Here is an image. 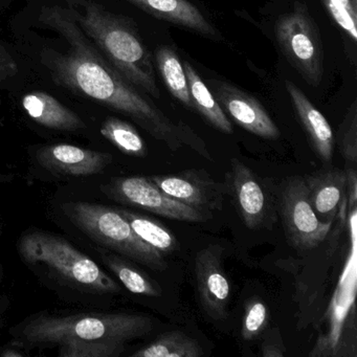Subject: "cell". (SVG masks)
I'll use <instances>...</instances> for the list:
<instances>
[{
    "mask_svg": "<svg viewBox=\"0 0 357 357\" xmlns=\"http://www.w3.org/2000/svg\"><path fill=\"white\" fill-rule=\"evenodd\" d=\"M39 22L61 35L68 53L47 52L43 63L57 84L121 112L172 151L189 146L213 160L206 144L190 127L173 122L143 91L123 78L83 33L68 10L53 6L41 10Z\"/></svg>",
    "mask_w": 357,
    "mask_h": 357,
    "instance_id": "1",
    "label": "cell"
},
{
    "mask_svg": "<svg viewBox=\"0 0 357 357\" xmlns=\"http://www.w3.org/2000/svg\"><path fill=\"white\" fill-rule=\"evenodd\" d=\"M68 12L123 78L146 95L160 99L151 54L125 18L93 0H70Z\"/></svg>",
    "mask_w": 357,
    "mask_h": 357,
    "instance_id": "2",
    "label": "cell"
},
{
    "mask_svg": "<svg viewBox=\"0 0 357 357\" xmlns=\"http://www.w3.org/2000/svg\"><path fill=\"white\" fill-rule=\"evenodd\" d=\"M153 329L151 317L143 313H79L39 315L20 328V336L31 344H58L81 340L126 342L147 335Z\"/></svg>",
    "mask_w": 357,
    "mask_h": 357,
    "instance_id": "3",
    "label": "cell"
},
{
    "mask_svg": "<svg viewBox=\"0 0 357 357\" xmlns=\"http://www.w3.org/2000/svg\"><path fill=\"white\" fill-rule=\"evenodd\" d=\"M18 252L24 262L45 265L73 287L98 294L121 291L120 285L95 261L59 236L43 231L24 234Z\"/></svg>",
    "mask_w": 357,
    "mask_h": 357,
    "instance_id": "4",
    "label": "cell"
},
{
    "mask_svg": "<svg viewBox=\"0 0 357 357\" xmlns=\"http://www.w3.org/2000/svg\"><path fill=\"white\" fill-rule=\"evenodd\" d=\"M63 211L70 221L93 241L152 271L168 267L164 254L146 243L116 208L89 202H70Z\"/></svg>",
    "mask_w": 357,
    "mask_h": 357,
    "instance_id": "5",
    "label": "cell"
},
{
    "mask_svg": "<svg viewBox=\"0 0 357 357\" xmlns=\"http://www.w3.org/2000/svg\"><path fill=\"white\" fill-rule=\"evenodd\" d=\"M278 43L288 62L311 86H319L323 77V45L317 24L304 5L281 16L275 24Z\"/></svg>",
    "mask_w": 357,
    "mask_h": 357,
    "instance_id": "6",
    "label": "cell"
},
{
    "mask_svg": "<svg viewBox=\"0 0 357 357\" xmlns=\"http://www.w3.org/2000/svg\"><path fill=\"white\" fill-rule=\"evenodd\" d=\"M280 213L288 242L296 250L317 248L332 227V223L317 218L309 202L304 177H291L286 181L280 199Z\"/></svg>",
    "mask_w": 357,
    "mask_h": 357,
    "instance_id": "7",
    "label": "cell"
},
{
    "mask_svg": "<svg viewBox=\"0 0 357 357\" xmlns=\"http://www.w3.org/2000/svg\"><path fill=\"white\" fill-rule=\"evenodd\" d=\"M108 193L114 199L131 206L143 208L172 220L189 223L206 222L210 214L195 210L183 202H177L165 193L148 177H122L112 181Z\"/></svg>",
    "mask_w": 357,
    "mask_h": 357,
    "instance_id": "8",
    "label": "cell"
},
{
    "mask_svg": "<svg viewBox=\"0 0 357 357\" xmlns=\"http://www.w3.org/2000/svg\"><path fill=\"white\" fill-rule=\"evenodd\" d=\"M165 193L202 212L223 208L227 185L217 183L204 171L187 170L150 177Z\"/></svg>",
    "mask_w": 357,
    "mask_h": 357,
    "instance_id": "9",
    "label": "cell"
},
{
    "mask_svg": "<svg viewBox=\"0 0 357 357\" xmlns=\"http://www.w3.org/2000/svg\"><path fill=\"white\" fill-rule=\"evenodd\" d=\"M222 248L210 245L195 258V281L198 298L208 317L223 319L227 315L229 283L222 266Z\"/></svg>",
    "mask_w": 357,
    "mask_h": 357,
    "instance_id": "10",
    "label": "cell"
},
{
    "mask_svg": "<svg viewBox=\"0 0 357 357\" xmlns=\"http://www.w3.org/2000/svg\"><path fill=\"white\" fill-rule=\"evenodd\" d=\"M208 84L219 105L242 128L263 139L280 137L277 125L256 98L222 81L208 80Z\"/></svg>",
    "mask_w": 357,
    "mask_h": 357,
    "instance_id": "11",
    "label": "cell"
},
{
    "mask_svg": "<svg viewBox=\"0 0 357 357\" xmlns=\"http://www.w3.org/2000/svg\"><path fill=\"white\" fill-rule=\"evenodd\" d=\"M227 187L233 194L245 227L250 229L262 227L268 216L266 194L254 172L237 158L231 160Z\"/></svg>",
    "mask_w": 357,
    "mask_h": 357,
    "instance_id": "12",
    "label": "cell"
},
{
    "mask_svg": "<svg viewBox=\"0 0 357 357\" xmlns=\"http://www.w3.org/2000/svg\"><path fill=\"white\" fill-rule=\"evenodd\" d=\"M37 160L49 171L68 176L85 177L103 172L112 164V155L78 146L57 144L39 149Z\"/></svg>",
    "mask_w": 357,
    "mask_h": 357,
    "instance_id": "13",
    "label": "cell"
},
{
    "mask_svg": "<svg viewBox=\"0 0 357 357\" xmlns=\"http://www.w3.org/2000/svg\"><path fill=\"white\" fill-rule=\"evenodd\" d=\"M127 3L143 10L158 20H165L198 33L213 40L222 36L189 0H126Z\"/></svg>",
    "mask_w": 357,
    "mask_h": 357,
    "instance_id": "14",
    "label": "cell"
},
{
    "mask_svg": "<svg viewBox=\"0 0 357 357\" xmlns=\"http://www.w3.org/2000/svg\"><path fill=\"white\" fill-rule=\"evenodd\" d=\"M286 89L291 99L292 105L298 114L301 124L304 127L311 146L319 160L324 162H330L333 158V131L324 114L311 103L302 89L291 81H286Z\"/></svg>",
    "mask_w": 357,
    "mask_h": 357,
    "instance_id": "15",
    "label": "cell"
},
{
    "mask_svg": "<svg viewBox=\"0 0 357 357\" xmlns=\"http://www.w3.org/2000/svg\"><path fill=\"white\" fill-rule=\"evenodd\" d=\"M304 181L309 202L317 218L333 223L346 194V172L337 168L326 169L305 177Z\"/></svg>",
    "mask_w": 357,
    "mask_h": 357,
    "instance_id": "16",
    "label": "cell"
},
{
    "mask_svg": "<svg viewBox=\"0 0 357 357\" xmlns=\"http://www.w3.org/2000/svg\"><path fill=\"white\" fill-rule=\"evenodd\" d=\"M22 105L33 121L47 128L66 132H76L86 128L76 112L45 91L26 93L22 98Z\"/></svg>",
    "mask_w": 357,
    "mask_h": 357,
    "instance_id": "17",
    "label": "cell"
},
{
    "mask_svg": "<svg viewBox=\"0 0 357 357\" xmlns=\"http://www.w3.org/2000/svg\"><path fill=\"white\" fill-rule=\"evenodd\" d=\"M183 66L187 76L192 107L197 110L217 130L225 135H231L234 132L233 125L208 85L202 80L199 74L189 62H183Z\"/></svg>",
    "mask_w": 357,
    "mask_h": 357,
    "instance_id": "18",
    "label": "cell"
},
{
    "mask_svg": "<svg viewBox=\"0 0 357 357\" xmlns=\"http://www.w3.org/2000/svg\"><path fill=\"white\" fill-rule=\"evenodd\" d=\"M116 210L128 221L135 233L158 252L171 254L178 250V241L174 234L160 221L126 208Z\"/></svg>",
    "mask_w": 357,
    "mask_h": 357,
    "instance_id": "19",
    "label": "cell"
},
{
    "mask_svg": "<svg viewBox=\"0 0 357 357\" xmlns=\"http://www.w3.org/2000/svg\"><path fill=\"white\" fill-rule=\"evenodd\" d=\"M204 348L195 340L181 331L160 334L147 346L131 354L132 357H202Z\"/></svg>",
    "mask_w": 357,
    "mask_h": 357,
    "instance_id": "20",
    "label": "cell"
},
{
    "mask_svg": "<svg viewBox=\"0 0 357 357\" xmlns=\"http://www.w3.org/2000/svg\"><path fill=\"white\" fill-rule=\"evenodd\" d=\"M155 57L158 70L171 95L187 107L193 108L185 68L178 56L171 47H160L156 51Z\"/></svg>",
    "mask_w": 357,
    "mask_h": 357,
    "instance_id": "21",
    "label": "cell"
},
{
    "mask_svg": "<svg viewBox=\"0 0 357 357\" xmlns=\"http://www.w3.org/2000/svg\"><path fill=\"white\" fill-rule=\"evenodd\" d=\"M101 135L126 155L145 158L147 154L143 137L126 121L114 116L106 119L101 127Z\"/></svg>",
    "mask_w": 357,
    "mask_h": 357,
    "instance_id": "22",
    "label": "cell"
},
{
    "mask_svg": "<svg viewBox=\"0 0 357 357\" xmlns=\"http://www.w3.org/2000/svg\"><path fill=\"white\" fill-rule=\"evenodd\" d=\"M104 261L112 273L119 278L121 283L135 294L147 296H160L162 288L151 278L148 277L143 271L135 268L126 261L118 258L114 255H103Z\"/></svg>",
    "mask_w": 357,
    "mask_h": 357,
    "instance_id": "23",
    "label": "cell"
},
{
    "mask_svg": "<svg viewBox=\"0 0 357 357\" xmlns=\"http://www.w3.org/2000/svg\"><path fill=\"white\" fill-rule=\"evenodd\" d=\"M126 344L119 340H81L60 344L62 357H119Z\"/></svg>",
    "mask_w": 357,
    "mask_h": 357,
    "instance_id": "24",
    "label": "cell"
},
{
    "mask_svg": "<svg viewBox=\"0 0 357 357\" xmlns=\"http://www.w3.org/2000/svg\"><path fill=\"white\" fill-rule=\"evenodd\" d=\"M338 146L347 166L355 167L357 162V103L353 102L340 126Z\"/></svg>",
    "mask_w": 357,
    "mask_h": 357,
    "instance_id": "25",
    "label": "cell"
},
{
    "mask_svg": "<svg viewBox=\"0 0 357 357\" xmlns=\"http://www.w3.org/2000/svg\"><path fill=\"white\" fill-rule=\"evenodd\" d=\"M268 319V307L262 300L259 298H252L246 301L244 306L242 337L246 342H250L258 337L267 327Z\"/></svg>",
    "mask_w": 357,
    "mask_h": 357,
    "instance_id": "26",
    "label": "cell"
},
{
    "mask_svg": "<svg viewBox=\"0 0 357 357\" xmlns=\"http://www.w3.org/2000/svg\"><path fill=\"white\" fill-rule=\"evenodd\" d=\"M334 22L353 40H357V8L351 0H321Z\"/></svg>",
    "mask_w": 357,
    "mask_h": 357,
    "instance_id": "27",
    "label": "cell"
},
{
    "mask_svg": "<svg viewBox=\"0 0 357 357\" xmlns=\"http://www.w3.org/2000/svg\"><path fill=\"white\" fill-rule=\"evenodd\" d=\"M261 355L263 357L285 356L286 347L278 328L269 330L263 338L261 344Z\"/></svg>",
    "mask_w": 357,
    "mask_h": 357,
    "instance_id": "28",
    "label": "cell"
},
{
    "mask_svg": "<svg viewBox=\"0 0 357 357\" xmlns=\"http://www.w3.org/2000/svg\"><path fill=\"white\" fill-rule=\"evenodd\" d=\"M18 74V64L9 50L0 41V83Z\"/></svg>",
    "mask_w": 357,
    "mask_h": 357,
    "instance_id": "29",
    "label": "cell"
},
{
    "mask_svg": "<svg viewBox=\"0 0 357 357\" xmlns=\"http://www.w3.org/2000/svg\"><path fill=\"white\" fill-rule=\"evenodd\" d=\"M1 356L22 357L24 356V353L20 352V351L15 350V349H7L5 352L1 353Z\"/></svg>",
    "mask_w": 357,
    "mask_h": 357,
    "instance_id": "30",
    "label": "cell"
},
{
    "mask_svg": "<svg viewBox=\"0 0 357 357\" xmlns=\"http://www.w3.org/2000/svg\"><path fill=\"white\" fill-rule=\"evenodd\" d=\"M0 278H1V275H0Z\"/></svg>",
    "mask_w": 357,
    "mask_h": 357,
    "instance_id": "31",
    "label": "cell"
}]
</instances>
